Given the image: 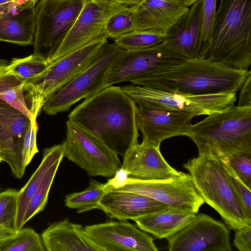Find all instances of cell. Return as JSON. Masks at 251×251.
I'll use <instances>...</instances> for the list:
<instances>
[{"label":"cell","mask_w":251,"mask_h":251,"mask_svg":"<svg viewBox=\"0 0 251 251\" xmlns=\"http://www.w3.org/2000/svg\"><path fill=\"white\" fill-rule=\"evenodd\" d=\"M137 108L122 87L111 85L85 99L71 112L68 120L123 157L138 143Z\"/></svg>","instance_id":"6da1fadb"},{"label":"cell","mask_w":251,"mask_h":251,"mask_svg":"<svg viewBox=\"0 0 251 251\" xmlns=\"http://www.w3.org/2000/svg\"><path fill=\"white\" fill-rule=\"evenodd\" d=\"M249 70L234 69L209 59L195 58L160 68L131 84L191 95L236 93Z\"/></svg>","instance_id":"7a4b0ae2"},{"label":"cell","mask_w":251,"mask_h":251,"mask_svg":"<svg viewBox=\"0 0 251 251\" xmlns=\"http://www.w3.org/2000/svg\"><path fill=\"white\" fill-rule=\"evenodd\" d=\"M186 136L197 147L199 155L228 158L251 152V106L231 104L191 124Z\"/></svg>","instance_id":"3957f363"},{"label":"cell","mask_w":251,"mask_h":251,"mask_svg":"<svg viewBox=\"0 0 251 251\" xmlns=\"http://www.w3.org/2000/svg\"><path fill=\"white\" fill-rule=\"evenodd\" d=\"M206 59L242 70L251 65V0H220Z\"/></svg>","instance_id":"277c9868"},{"label":"cell","mask_w":251,"mask_h":251,"mask_svg":"<svg viewBox=\"0 0 251 251\" xmlns=\"http://www.w3.org/2000/svg\"><path fill=\"white\" fill-rule=\"evenodd\" d=\"M183 167L204 202L222 217L227 228L237 230L251 226L220 161L214 157L200 155L190 159Z\"/></svg>","instance_id":"5b68a950"},{"label":"cell","mask_w":251,"mask_h":251,"mask_svg":"<svg viewBox=\"0 0 251 251\" xmlns=\"http://www.w3.org/2000/svg\"><path fill=\"white\" fill-rule=\"evenodd\" d=\"M106 35L50 63L40 75L26 81V91L33 118L36 119L47 100L86 68L94 60L104 44Z\"/></svg>","instance_id":"8992f818"},{"label":"cell","mask_w":251,"mask_h":251,"mask_svg":"<svg viewBox=\"0 0 251 251\" xmlns=\"http://www.w3.org/2000/svg\"><path fill=\"white\" fill-rule=\"evenodd\" d=\"M85 0H40L35 5L33 54L48 61L74 25Z\"/></svg>","instance_id":"52a82bcc"},{"label":"cell","mask_w":251,"mask_h":251,"mask_svg":"<svg viewBox=\"0 0 251 251\" xmlns=\"http://www.w3.org/2000/svg\"><path fill=\"white\" fill-rule=\"evenodd\" d=\"M122 50L114 43L106 42L86 68L47 100L42 110L50 115L68 111L103 89L107 73Z\"/></svg>","instance_id":"ba28073f"},{"label":"cell","mask_w":251,"mask_h":251,"mask_svg":"<svg viewBox=\"0 0 251 251\" xmlns=\"http://www.w3.org/2000/svg\"><path fill=\"white\" fill-rule=\"evenodd\" d=\"M109 190L141 194L168 206L197 214L204 201L198 194L189 173L163 180H143L129 176L114 177L107 181Z\"/></svg>","instance_id":"9c48e42d"},{"label":"cell","mask_w":251,"mask_h":251,"mask_svg":"<svg viewBox=\"0 0 251 251\" xmlns=\"http://www.w3.org/2000/svg\"><path fill=\"white\" fill-rule=\"evenodd\" d=\"M62 145L64 157L89 176L113 178L121 167L118 155L69 120L66 122V137Z\"/></svg>","instance_id":"30bf717a"},{"label":"cell","mask_w":251,"mask_h":251,"mask_svg":"<svg viewBox=\"0 0 251 251\" xmlns=\"http://www.w3.org/2000/svg\"><path fill=\"white\" fill-rule=\"evenodd\" d=\"M122 88L136 104L150 103L188 112L195 117L219 112L234 104L236 100V93L191 95L132 84Z\"/></svg>","instance_id":"8fae6325"},{"label":"cell","mask_w":251,"mask_h":251,"mask_svg":"<svg viewBox=\"0 0 251 251\" xmlns=\"http://www.w3.org/2000/svg\"><path fill=\"white\" fill-rule=\"evenodd\" d=\"M130 6L107 0H85L74 25L50 63L106 35L105 26L109 18L115 13Z\"/></svg>","instance_id":"7c38bea8"},{"label":"cell","mask_w":251,"mask_h":251,"mask_svg":"<svg viewBox=\"0 0 251 251\" xmlns=\"http://www.w3.org/2000/svg\"><path fill=\"white\" fill-rule=\"evenodd\" d=\"M185 59L163 43L142 50H122L107 73L103 87L131 82L160 68Z\"/></svg>","instance_id":"4fadbf2b"},{"label":"cell","mask_w":251,"mask_h":251,"mask_svg":"<svg viewBox=\"0 0 251 251\" xmlns=\"http://www.w3.org/2000/svg\"><path fill=\"white\" fill-rule=\"evenodd\" d=\"M230 232L226 225L201 213L167 238L170 251H230Z\"/></svg>","instance_id":"5bb4252c"},{"label":"cell","mask_w":251,"mask_h":251,"mask_svg":"<svg viewBox=\"0 0 251 251\" xmlns=\"http://www.w3.org/2000/svg\"><path fill=\"white\" fill-rule=\"evenodd\" d=\"M136 113L142 143L160 147L163 141L177 136H186L195 117L192 114L148 103L138 104Z\"/></svg>","instance_id":"9a60e30c"},{"label":"cell","mask_w":251,"mask_h":251,"mask_svg":"<svg viewBox=\"0 0 251 251\" xmlns=\"http://www.w3.org/2000/svg\"><path fill=\"white\" fill-rule=\"evenodd\" d=\"M84 229L103 251H157L151 236L126 221L87 226Z\"/></svg>","instance_id":"2e32d148"},{"label":"cell","mask_w":251,"mask_h":251,"mask_svg":"<svg viewBox=\"0 0 251 251\" xmlns=\"http://www.w3.org/2000/svg\"><path fill=\"white\" fill-rule=\"evenodd\" d=\"M30 120L0 99V151L2 161L10 167L13 176L22 178L26 167L22 157V144Z\"/></svg>","instance_id":"e0dca14e"},{"label":"cell","mask_w":251,"mask_h":251,"mask_svg":"<svg viewBox=\"0 0 251 251\" xmlns=\"http://www.w3.org/2000/svg\"><path fill=\"white\" fill-rule=\"evenodd\" d=\"M202 26V2L198 0L166 33L163 44L185 58H198Z\"/></svg>","instance_id":"ac0fdd59"},{"label":"cell","mask_w":251,"mask_h":251,"mask_svg":"<svg viewBox=\"0 0 251 251\" xmlns=\"http://www.w3.org/2000/svg\"><path fill=\"white\" fill-rule=\"evenodd\" d=\"M121 169L128 176L143 180H163L179 176L162 155L160 147L138 143L123 157Z\"/></svg>","instance_id":"d6986e66"},{"label":"cell","mask_w":251,"mask_h":251,"mask_svg":"<svg viewBox=\"0 0 251 251\" xmlns=\"http://www.w3.org/2000/svg\"><path fill=\"white\" fill-rule=\"evenodd\" d=\"M167 205L136 193L109 190L100 202V209L121 221L132 220L167 207Z\"/></svg>","instance_id":"ffe728a7"},{"label":"cell","mask_w":251,"mask_h":251,"mask_svg":"<svg viewBox=\"0 0 251 251\" xmlns=\"http://www.w3.org/2000/svg\"><path fill=\"white\" fill-rule=\"evenodd\" d=\"M189 8L171 0H143L134 6L135 30L165 33Z\"/></svg>","instance_id":"44dd1931"},{"label":"cell","mask_w":251,"mask_h":251,"mask_svg":"<svg viewBox=\"0 0 251 251\" xmlns=\"http://www.w3.org/2000/svg\"><path fill=\"white\" fill-rule=\"evenodd\" d=\"M41 236L48 251H103L82 225L72 223L68 219L53 223Z\"/></svg>","instance_id":"7402d4cb"},{"label":"cell","mask_w":251,"mask_h":251,"mask_svg":"<svg viewBox=\"0 0 251 251\" xmlns=\"http://www.w3.org/2000/svg\"><path fill=\"white\" fill-rule=\"evenodd\" d=\"M196 215L189 211L167 206L132 220L143 231L158 239H167L185 227Z\"/></svg>","instance_id":"603a6c76"},{"label":"cell","mask_w":251,"mask_h":251,"mask_svg":"<svg viewBox=\"0 0 251 251\" xmlns=\"http://www.w3.org/2000/svg\"><path fill=\"white\" fill-rule=\"evenodd\" d=\"M35 6L16 9L0 17V41L26 46L33 44Z\"/></svg>","instance_id":"cb8c5ba5"},{"label":"cell","mask_w":251,"mask_h":251,"mask_svg":"<svg viewBox=\"0 0 251 251\" xmlns=\"http://www.w3.org/2000/svg\"><path fill=\"white\" fill-rule=\"evenodd\" d=\"M64 157L62 144L44 150L41 162L26 184L18 191L17 209L14 228L18 231L24 227V216L28 203L50 168Z\"/></svg>","instance_id":"d4e9b609"},{"label":"cell","mask_w":251,"mask_h":251,"mask_svg":"<svg viewBox=\"0 0 251 251\" xmlns=\"http://www.w3.org/2000/svg\"><path fill=\"white\" fill-rule=\"evenodd\" d=\"M25 81L8 69V64L0 73V99L25 115L30 121L32 115L24 95Z\"/></svg>","instance_id":"484cf974"},{"label":"cell","mask_w":251,"mask_h":251,"mask_svg":"<svg viewBox=\"0 0 251 251\" xmlns=\"http://www.w3.org/2000/svg\"><path fill=\"white\" fill-rule=\"evenodd\" d=\"M108 191L107 183H102L91 179L89 186L83 191L66 195L65 205L70 209L76 210L78 213L100 209V202Z\"/></svg>","instance_id":"4316f807"},{"label":"cell","mask_w":251,"mask_h":251,"mask_svg":"<svg viewBox=\"0 0 251 251\" xmlns=\"http://www.w3.org/2000/svg\"><path fill=\"white\" fill-rule=\"evenodd\" d=\"M41 236L31 228L22 227L0 243V251H45Z\"/></svg>","instance_id":"83f0119b"},{"label":"cell","mask_w":251,"mask_h":251,"mask_svg":"<svg viewBox=\"0 0 251 251\" xmlns=\"http://www.w3.org/2000/svg\"><path fill=\"white\" fill-rule=\"evenodd\" d=\"M165 33L150 30H134L116 38L114 43L123 50L151 48L163 43Z\"/></svg>","instance_id":"f1b7e54d"},{"label":"cell","mask_w":251,"mask_h":251,"mask_svg":"<svg viewBox=\"0 0 251 251\" xmlns=\"http://www.w3.org/2000/svg\"><path fill=\"white\" fill-rule=\"evenodd\" d=\"M62 160L57 161L50 168L30 199L24 216L23 222L24 225L45 208L50 187Z\"/></svg>","instance_id":"f546056e"},{"label":"cell","mask_w":251,"mask_h":251,"mask_svg":"<svg viewBox=\"0 0 251 251\" xmlns=\"http://www.w3.org/2000/svg\"><path fill=\"white\" fill-rule=\"evenodd\" d=\"M50 63L33 54L21 58H13L8 64L9 70L25 81L40 75L47 68Z\"/></svg>","instance_id":"4dcf8cb0"},{"label":"cell","mask_w":251,"mask_h":251,"mask_svg":"<svg viewBox=\"0 0 251 251\" xmlns=\"http://www.w3.org/2000/svg\"><path fill=\"white\" fill-rule=\"evenodd\" d=\"M135 30L134 6L117 12L108 20L105 29L108 38L114 39Z\"/></svg>","instance_id":"1f68e13d"},{"label":"cell","mask_w":251,"mask_h":251,"mask_svg":"<svg viewBox=\"0 0 251 251\" xmlns=\"http://www.w3.org/2000/svg\"><path fill=\"white\" fill-rule=\"evenodd\" d=\"M217 0H202V26L198 58L206 59L215 14Z\"/></svg>","instance_id":"d6a6232c"},{"label":"cell","mask_w":251,"mask_h":251,"mask_svg":"<svg viewBox=\"0 0 251 251\" xmlns=\"http://www.w3.org/2000/svg\"><path fill=\"white\" fill-rule=\"evenodd\" d=\"M19 190L7 189L0 191V226L14 228Z\"/></svg>","instance_id":"836d02e7"},{"label":"cell","mask_w":251,"mask_h":251,"mask_svg":"<svg viewBox=\"0 0 251 251\" xmlns=\"http://www.w3.org/2000/svg\"><path fill=\"white\" fill-rule=\"evenodd\" d=\"M224 168L230 184L244 208L251 219V191L238 177L230 167L228 158L219 159Z\"/></svg>","instance_id":"e575fe53"},{"label":"cell","mask_w":251,"mask_h":251,"mask_svg":"<svg viewBox=\"0 0 251 251\" xmlns=\"http://www.w3.org/2000/svg\"><path fill=\"white\" fill-rule=\"evenodd\" d=\"M38 129L36 119H33L30 121L23 136L21 152L23 162L25 167L39 151L36 143Z\"/></svg>","instance_id":"d590c367"},{"label":"cell","mask_w":251,"mask_h":251,"mask_svg":"<svg viewBox=\"0 0 251 251\" xmlns=\"http://www.w3.org/2000/svg\"><path fill=\"white\" fill-rule=\"evenodd\" d=\"M228 161L240 180L251 189V152L234 154L228 158Z\"/></svg>","instance_id":"8d00e7d4"},{"label":"cell","mask_w":251,"mask_h":251,"mask_svg":"<svg viewBox=\"0 0 251 251\" xmlns=\"http://www.w3.org/2000/svg\"><path fill=\"white\" fill-rule=\"evenodd\" d=\"M235 231L233 245L240 251H251V226Z\"/></svg>","instance_id":"74e56055"},{"label":"cell","mask_w":251,"mask_h":251,"mask_svg":"<svg viewBox=\"0 0 251 251\" xmlns=\"http://www.w3.org/2000/svg\"><path fill=\"white\" fill-rule=\"evenodd\" d=\"M240 89L241 90L237 105L241 107L251 106V72L250 70Z\"/></svg>","instance_id":"f35d334b"},{"label":"cell","mask_w":251,"mask_h":251,"mask_svg":"<svg viewBox=\"0 0 251 251\" xmlns=\"http://www.w3.org/2000/svg\"><path fill=\"white\" fill-rule=\"evenodd\" d=\"M17 231L13 228H8L0 226V243L14 236Z\"/></svg>","instance_id":"ab89813d"},{"label":"cell","mask_w":251,"mask_h":251,"mask_svg":"<svg viewBox=\"0 0 251 251\" xmlns=\"http://www.w3.org/2000/svg\"><path fill=\"white\" fill-rule=\"evenodd\" d=\"M119 2L128 6H134L138 4L143 0H107Z\"/></svg>","instance_id":"60d3db41"},{"label":"cell","mask_w":251,"mask_h":251,"mask_svg":"<svg viewBox=\"0 0 251 251\" xmlns=\"http://www.w3.org/2000/svg\"><path fill=\"white\" fill-rule=\"evenodd\" d=\"M186 7L191 6L198 0H171Z\"/></svg>","instance_id":"b9f144b4"},{"label":"cell","mask_w":251,"mask_h":251,"mask_svg":"<svg viewBox=\"0 0 251 251\" xmlns=\"http://www.w3.org/2000/svg\"><path fill=\"white\" fill-rule=\"evenodd\" d=\"M7 64L4 63V62H1L0 63V73L4 69Z\"/></svg>","instance_id":"7bdbcfd3"},{"label":"cell","mask_w":251,"mask_h":251,"mask_svg":"<svg viewBox=\"0 0 251 251\" xmlns=\"http://www.w3.org/2000/svg\"><path fill=\"white\" fill-rule=\"evenodd\" d=\"M13 0H0V4L6 3Z\"/></svg>","instance_id":"ee69618b"},{"label":"cell","mask_w":251,"mask_h":251,"mask_svg":"<svg viewBox=\"0 0 251 251\" xmlns=\"http://www.w3.org/2000/svg\"><path fill=\"white\" fill-rule=\"evenodd\" d=\"M0 159L2 160V158H1V153H0Z\"/></svg>","instance_id":"f6af8a7d"},{"label":"cell","mask_w":251,"mask_h":251,"mask_svg":"<svg viewBox=\"0 0 251 251\" xmlns=\"http://www.w3.org/2000/svg\"><path fill=\"white\" fill-rule=\"evenodd\" d=\"M2 161V160L0 159V163Z\"/></svg>","instance_id":"bcb514c9"},{"label":"cell","mask_w":251,"mask_h":251,"mask_svg":"<svg viewBox=\"0 0 251 251\" xmlns=\"http://www.w3.org/2000/svg\"><path fill=\"white\" fill-rule=\"evenodd\" d=\"M0 191H1V187H0Z\"/></svg>","instance_id":"7dc6e473"}]
</instances>
